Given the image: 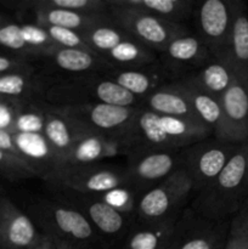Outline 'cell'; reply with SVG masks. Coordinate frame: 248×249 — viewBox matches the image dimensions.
<instances>
[{
  "instance_id": "obj_1",
  "label": "cell",
  "mask_w": 248,
  "mask_h": 249,
  "mask_svg": "<svg viewBox=\"0 0 248 249\" xmlns=\"http://www.w3.org/2000/svg\"><path fill=\"white\" fill-rule=\"evenodd\" d=\"M40 101L56 107L95 102L119 107L141 105V99L100 73L50 75V83L43 90Z\"/></svg>"
},
{
  "instance_id": "obj_2",
  "label": "cell",
  "mask_w": 248,
  "mask_h": 249,
  "mask_svg": "<svg viewBox=\"0 0 248 249\" xmlns=\"http://www.w3.org/2000/svg\"><path fill=\"white\" fill-rule=\"evenodd\" d=\"M246 153L247 142L245 141L220 174L191 197L189 207L192 211L209 220H231L248 198Z\"/></svg>"
},
{
  "instance_id": "obj_3",
  "label": "cell",
  "mask_w": 248,
  "mask_h": 249,
  "mask_svg": "<svg viewBox=\"0 0 248 249\" xmlns=\"http://www.w3.org/2000/svg\"><path fill=\"white\" fill-rule=\"evenodd\" d=\"M134 128L139 140L138 151L152 152H179L214 135L212 129L198 121L162 116L143 108L136 116Z\"/></svg>"
},
{
  "instance_id": "obj_4",
  "label": "cell",
  "mask_w": 248,
  "mask_h": 249,
  "mask_svg": "<svg viewBox=\"0 0 248 249\" xmlns=\"http://www.w3.org/2000/svg\"><path fill=\"white\" fill-rule=\"evenodd\" d=\"M27 214L41 233L83 247L108 248L79 212L55 199L33 202L27 209Z\"/></svg>"
},
{
  "instance_id": "obj_5",
  "label": "cell",
  "mask_w": 248,
  "mask_h": 249,
  "mask_svg": "<svg viewBox=\"0 0 248 249\" xmlns=\"http://www.w3.org/2000/svg\"><path fill=\"white\" fill-rule=\"evenodd\" d=\"M53 199L79 212L95 229L106 247L119 243L135 220L119 213L94 195L83 194L68 187L48 184Z\"/></svg>"
},
{
  "instance_id": "obj_6",
  "label": "cell",
  "mask_w": 248,
  "mask_h": 249,
  "mask_svg": "<svg viewBox=\"0 0 248 249\" xmlns=\"http://www.w3.org/2000/svg\"><path fill=\"white\" fill-rule=\"evenodd\" d=\"M192 192L191 180L179 168L140 197L135 221L152 223L177 219L189 207Z\"/></svg>"
},
{
  "instance_id": "obj_7",
  "label": "cell",
  "mask_w": 248,
  "mask_h": 249,
  "mask_svg": "<svg viewBox=\"0 0 248 249\" xmlns=\"http://www.w3.org/2000/svg\"><path fill=\"white\" fill-rule=\"evenodd\" d=\"M108 7L114 24L157 53H162L177 38L192 34L184 24L173 23L146 12L111 5Z\"/></svg>"
},
{
  "instance_id": "obj_8",
  "label": "cell",
  "mask_w": 248,
  "mask_h": 249,
  "mask_svg": "<svg viewBox=\"0 0 248 249\" xmlns=\"http://www.w3.org/2000/svg\"><path fill=\"white\" fill-rule=\"evenodd\" d=\"M240 145L224 142L211 136L180 151L181 168L192 182V196L220 174Z\"/></svg>"
},
{
  "instance_id": "obj_9",
  "label": "cell",
  "mask_w": 248,
  "mask_h": 249,
  "mask_svg": "<svg viewBox=\"0 0 248 249\" xmlns=\"http://www.w3.org/2000/svg\"><path fill=\"white\" fill-rule=\"evenodd\" d=\"M45 182L94 196L128 186L124 165L102 162L62 167Z\"/></svg>"
},
{
  "instance_id": "obj_10",
  "label": "cell",
  "mask_w": 248,
  "mask_h": 249,
  "mask_svg": "<svg viewBox=\"0 0 248 249\" xmlns=\"http://www.w3.org/2000/svg\"><path fill=\"white\" fill-rule=\"evenodd\" d=\"M139 150V140L136 135L134 122L126 130L121 133H101L92 131L83 139H80L74 146L63 167L67 165H80L100 163L107 158L118 156H130Z\"/></svg>"
},
{
  "instance_id": "obj_11",
  "label": "cell",
  "mask_w": 248,
  "mask_h": 249,
  "mask_svg": "<svg viewBox=\"0 0 248 249\" xmlns=\"http://www.w3.org/2000/svg\"><path fill=\"white\" fill-rule=\"evenodd\" d=\"M195 36L213 53L214 57L223 58L228 49L232 28V0H204L195 2Z\"/></svg>"
},
{
  "instance_id": "obj_12",
  "label": "cell",
  "mask_w": 248,
  "mask_h": 249,
  "mask_svg": "<svg viewBox=\"0 0 248 249\" xmlns=\"http://www.w3.org/2000/svg\"><path fill=\"white\" fill-rule=\"evenodd\" d=\"M230 220L214 221L185 208L173 229L167 249H224Z\"/></svg>"
},
{
  "instance_id": "obj_13",
  "label": "cell",
  "mask_w": 248,
  "mask_h": 249,
  "mask_svg": "<svg viewBox=\"0 0 248 249\" xmlns=\"http://www.w3.org/2000/svg\"><path fill=\"white\" fill-rule=\"evenodd\" d=\"M179 152L136 151L131 153L126 157L124 164L128 186L142 196L172 173L181 168Z\"/></svg>"
},
{
  "instance_id": "obj_14",
  "label": "cell",
  "mask_w": 248,
  "mask_h": 249,
  "mask_svg": "<svg viewBox=\"0 0 248 249\" xmlns=\"http://www.w3.org/2000/svg\"><path fill=\"white\" fill-rule=\"evenodd\" d=\"M44 107L53 113L70 117L101 133H121L135 121L140 107H119L106 104H87L77 106L56 107L43 102Z\"/></svg>"
},
{
  "instance_id": "obj_15",
  "label": "cell",
  "mask_w": 248,
  "mask_h": 249,
  "mask_svg": "<svg viewBox=\"0 0 248 249\" xmlns=\"http://www.w3.org/2000/svg\"><path fill=\"white\" fill-rule=\"evenodd\" d=\"M221 122L214 138L224 142L248 140V79L235 78L221 97Z\"/></svg>"
},
{
  "instance_id": "obj_16",
  "label": "cell",
  "mask_w": 248,
  "mask_h": 249,
  "mask_svg": "<svg viewBox=\"0 0 248 249\" xmlns=\"http://www.w3.org/2000/svg\"><path fill=\"white\" fill-rule=\"evenodd\" d=\"M213 58V53L195 34L177 38L158 53V62L174 80L192 74Z\"/></svg>"
},
{
  "instance_id": "obj_17",
  "label": "cell",
  "mask_w": 248,
  "mask_h": 249,
  "mask_svg": "<svg viewBox=\"0 0 248 249\" xmlns=\"http://www.w3.org/2000/svg\"><path fill=\"white\" fill-rule=\"evenodd\" d=\"M41 232L27 213L6 195L0 194V248L29 249L38 242Z\"/></svg>"
},
{
  "instance_id": "obj_18",
  "label": "cell",
  "mask_w": 248,
  "mask_h": 249,
  "mask_svg": "<svg viewBox=\"0 0 248 249\" xmlns=\"http://www.w3.org/2000/svg\"><path fill=\"white\" fill-rule=\"evenodd\" d=\"M19 160L34 172L36 178L48 181L61 168V162L44 134L12 133Z\"/></svg>"
},
{
  "instance_id": "obj_19",
  "label": "cell",
  "mask_w": 248,
  "mask_h": 249,
  "mask_svg": "<svg viewBox=\"0 0 248 249\" xmlns=\"http://www.w3.org/2000/svg\"><path fill=\"white\" fill-rule=\"evenodd\" d=\"M99 73L141 100L162 85L175 82L158 61L140 70H118L111 67Z\"/></svg>"
},
{
  "instance_id": "obj_20",
  "label": "cell",
  "mask_w": 248,
  "mask_h": 249,
  "mask_svg": "<svg viewBox=\"0 0 248 249\" xmlns=\"http://www.w3.org/2000/svg\"><path fill=\"white\" fill-rule=\"evenodd\" d=\"M44 109H45V123H44L43 134L55 155L60 160L61 168H62L65 160L72 151L73 146L80 139L96 130H92L89 126L70 117L53 113L46 109L45 107Z\"/></svg>"
},
{
  "instance_id": "obj_21",
  "label": "cell",
  "mask_w": 248,
  "mask_h": 249,
  "mask_svg": "<svg viewBox=\"0 0 248 249\" xmlns=\"http://www.w3.org/2000/svg\"><path fill=\"white\" fill-rule=\"evenodd\" d=\"M45 66L41 70L49 75H71L99 73L111 66L95 53L80 49L60 48L43 60Z\"/></svg>"
},
{
  "instance_id": "obj_22",
  "label": "cell",
  "mask_w": 248,
  "mask_h": 249,
  "mask_svg": "<svg viewBox=\"0 0 248 249\" xmlns=\"http://www.w3.org/2000/svg\"><path fill=\"white\" fill-rule=\"evenodd\" d=\"M232 28L226 53L220 60L230 66L236 77L248 79V10L240 0H232Z\"/></svg>"
},
{
  "instance_id": "obj_23",
  "label": "cell",
  "mask_w": 248,
  "mask_h": 249,
  "mask_svg": "<svg viewBox=\"0 0 248 249\" xmlns=\"http://www.w3.org/2000/svg\"><path fill=\"white\" fill-rule=\"evenodd\" d=\"M177 220L134 221L119 242L121 249H167Z\"/></svg>"
},
{
  "instance_id": "obj_24",
  "label": "cell",
  "mask_w": 248,
  "mask_h": 249,
  "mask_svg": "<svg viewBox=\"0 0 248 249\" xmlns=\"http://www.w3.org/2000/svg\"><path fill=\"white\" fill-rule=\"evenodd\" d=\"M140 108L162 116L198 121L186 95L180 90L175 82L162 85L148 94L145 99L141 100Z\"/></svg>"
},
{
  "instance_id": "obj_25",
  "label": "cell",
  "mask_w": 248,
  "mask_h": 249,
  "mask_svg": "<svg viewBox=\"0 0 248 249\" xmlns=\"http://www.w3.org/2000/svg\"><path fill=\"white\" fill-rule=\"evenodd\" d=\"M49 83L50 75L41 71L0 74V97L19 102L36 101Z\"/></svg>"
},
{
  "instance_id": "obj_26",
  "label": "cell",
  "mask_w": 248,
  "mask_h": 249,
  "mask_svg": "<svg viewBox=\"0 0 248 249\" xmlns=\"http://www.w3.org/2000/svg\"><path fill=\"white\" fill-rule=\"evenodd\" d=\"M107 4L138 10L177 24L189 19L195 9L192 0H107Z\"/></svg>"
},
{
  "instance_id": "obj_27",
  "label": "cell",
  "mask_w": 248,
  "mask_h": 249,
  "mask_svg": "<svg viewBox=\"0 0 248 249\" xmlns=\"http://www.w3.org/2000/svg\"><path fill=\"white\" fill-rule=\"evenodd\" d=\"M235 78V73L228 63L214 57L207 65H204L192 74L185 77L184 79L196 85L202 91L221 100Z\"/></svg>"
},
{
  "instance_id": "obj_28",
  "label": "cell",
  "mask_w": 248,
  "mask_h": 249,
  "mask_svg": "<svg viewBox=\"0 0 248 249\" xmlns=\"http://www.w3.org/2000/svg\"><path fill=\"white\" fill-rule=\"evenodd\" d=\"M112 68L140 70L158 61V53L134 38H129L102 56Z\"/></svg>"
},
{
  "instance_id": "obj_29",
  "label": "cell",
  "mask_w": 248,
  "mask_h": 249,
  "mask_svg": "<svg viewBox=\"0 0 248 249\" xmlns=\"http://www.w3.org/2000/svg\"><path fill=\"white\" fill-rule=\"evenodd\" d=\"M177 87L186 95L195 114L201 123L208 126L215 134L221 122V101L190 83L186 79L175 80ZM214 136V135H213Z\"/></svg>"
},
{
  "instance_id": "obj_30",
  "label": "cell",
  "mask_w": 248,
  "mask_h": 249,
  "mask_svg": "<svg viewBox=\"0 0 248 249\" xmlns=\"http://www.w3.org/2000/svg\"><path fill=\"white\" fill-rule=\"evenodd\" d=\"M79 36L85 41L88 48L101 58L105 53L116 48L122 41L133 38L125 31L113 23L109 14L108 17L104 21L92 24L89 28L79 32Z\"/></svg>"
},
{
  "instance_id": "obj_31",
  "label": "cell",
  "mask_w": 248,
  "mask_h": 249,
  "mask_svg": "<svg viewBox=\"0 0 248 249\" xmlns=\"http://www.w3.org/2000/svg\"><path fill=\"white\" fill-rule=\"evenodd\" d=\"M32 11L35 15L36 24H50V26L62 27V28L78 32V33L108 17V14L87 15L80 14V12L68 11V10L40 9V7L33 9Z\"/></svg>"
},
{
  "instance_id": "obj_32",
  "label": "cell",
  "mask_w": 248,
  "mask_h": 249,
  "mask_svg": "<svg viewBox=\"0 0 248 249\" xmlns=\"http://www.w3.org/2000/svg\"><path fill=\"white\" fill-rule=\"evenodd\" d=\"M0 51L2 55L28 62L40 60L38 53L24 41L21 33V23L12 22L11 19L0 28Z\"/></svg>"
},
{
  "instance_id": "obj_33",
  "label": "cell",
  "mask_w": 248,
  "mask_h": 249,
  "mask_svg": "<svg viewBox=\"0 0 248 249\" xmlns=\"http://www.w3.org/2000/svg\"><path fill=\"white\" fill-rule=\"evenodd\" d=\"M58 9L87 15H106L109 7L107 0H29V10Z\"/></svg>"
},
{
  "instance_id": "obj_34",
  "label": "cell",
  "mask_w": 248,
  "mask_h": 249,
  "mask_svg": "<svg viewBox=\"0 0 248 249\" xmlns=\"http://www.w3.org/2000/svg\"><path fill=\"white\" fill-rule=\"evenodd\" d=\"M45 123V109L40 100L23 102L16 114L12 133L43 134Z\"/></svg>"
},
{
  "instance_id": "obj_35",
  "label": "cell",
  "mask_w": 248,
  "mask_h": 249,
  "mask_svg": "<svg viewBox=\"0 0 248 249\" xmlns=\"http://www.w3.org/2000/svg\"><path fill=\"white\" fill-rule=\"evenodd\" d=\"M97 197L119 213L124 214L133 220L136 219V208L141 196L129 186L117 187L111 191L99 195Z\"/></svg>"
},
{
  "instance_id": "obj_36",
  "label": "cell",
  "mask_w": 248,
  "mask_h": 249,
  "mask_svg": "<svg viewBox=\"0 0 248 249\" xmlns=\"http://www.w3.org/2000/svg\"><path fill=\"white\" fill-rule=\"evenodd\" d=\"M21 33L24 41L39 55L40 60H45L53 55L58 48L45 29L36 23H21Z\"/></svg>"
},
{
  "instance_id": "obj_37",
  "label": "cell",
  "mask_w": 248,
  "mask_h": 249,
  "mask_svg": "<svg viewBox=\"0 0 248 249\" xmlns=\"http://www.w3.org/2000/svg\"><path fill=\"white\" fill-rule=\"evenodd\" d=\"M0 177L7 181L17 182L36 178L33 170L18 158L0 150Z\"/></svg>"
},
{
  "instance_id": "obj_38",
  "label": "cell",
  "mask_w": 248,
  "mask_h": 249,
  "mask_svg": "<svg viewBox=\"0 0 248 249\" xmlns=\"http://www.w3.org/2000/svg\"><path fill=\"white\" fill-rule=\"evenodd\" d=\"M45 29L48 36H50L51 40L58 46V48L63 49H80V50L91 51L85 41L83 40L79 33L75 31H71V29L62 28V27L50 26V24H39ZM92 53V51H91Z\"/></svg>"
},
{
  "instance_id": "obj_39",
  "label": "cell",
  "mask_w": 248,
  "mask_h": 249,
  "mask_svg": "<svg viewBox=\"0 0 248 249\" xmlns=\"http://www.w3.org/2000/svg\"><path fill=\"white\" fill-rule=\"evenodd\" d=\"M23 102L0 99V129L12 134L16 114Z\"/></svg>"
},
{
  "instance_id": "obj_40",
  "label": "cell",
  "mask_w": 248,
  "mask_h": 249,
  "mask_svg": "<svg viewBox=\"0 0 248 249\" xmlns=\"http://www.w3.org/2000/svg\"><path fill=\"white\" fill-rule=\"evenodd\" d=\"M35 66L28 61L0 53V74L17 72H35Z\"/></svg>"
},
{
  "instance_id": "obj_41",
  "label": "cell",
  "mask_w": 248,
  "mask_h": 249,
  "mask_svg": "<svg viewBox=\"0 0 248 249\" xmlns=\"http://www.w3.org/2000/svg\"><path fill=\"white\" fill-rule=\"evenodd\" d=\"M29 249H94L90 247H83V246L73 245V243L66 242V241L58 240L53 236L41 233L40 238L35 245L32 246Z\"/></svg>"
},
{
  "instance_id": "obj_42",
  "label": "cell",
  "mask_w": 248,
  "mask_h": 249,
  "mask_svg": "<svg viewBox=\"0 0 248 249\" xmlns=\"http://www.w3.org/2000/svg\"><path fill=\"white\" fill-rule=\"evenodd\" d=\"M229 232L248 236V198L243 202L237 213L231 218Z\"/></svg>"
},
{
  "instance_id": "obj_43",
  "label": "cell",
  "mask_w": 248,
  "mask_h": 249,
  "mask_svg": "<svg viewBox=\"0 0 248 249\" xmlns=\"http://www.w3.org/2000/svg\"><path fill=\"white\" fill-rule=\"evenodd\" d=\"M0 150L5 151L9 155L14 156V157L19 160L18 152H17L16 146H15L14 140H12V134L6 130H1V129H0Z\"/></svg>"
},
{
  "instance_id": "obj_44",
  "label": "cell",
  "mask_w": 248,
  "mask_h": 249,
  "mask_svg": "<svg viewBox=\"0 0 248 249\" xmlns=\"http://www.w3.org/2000/svg\"><path fill=\"white\" fill-rule=\"evenodd\" d=\"M224 249H248V236L229 232Z\"/></svg>"
},
{
  "instance_id": "obj_45",
  "label": "cell",
  "mask_w": 248,
  "mask_h": 249,
  "mask_svg": "<svg viewBox=\"0 0 248 249\" xmlns=\"http://www.w3.org/2000/svg\"><path fill=\"white\" fill-rule=\"evenodd\" d=\"M246 142H247V153H246V185H247L248 190V140Z\"/></svg>"
},
{
  "instance_id": "obj_46",
  "label": "cell",
  "mask_w": 248,
  "mask_h": 249,
  "mask_svg": "<svg viewBox=\"0 0 248 249\" xmlns=\"http://www.w3.org/2000/svg\"><path fill=\"white\" fill-rule=\"evenodd\" d=\"M9 21H10V19L7 18V17L5 16L4 14H1V12H0V28H1V27L4 26L5 23H7Z\"/></svg>"
},
{
  "instance_id": "obj_47",
  "label": "cell",
  "mask_w": 248,
  "mask_h": 249,
  "mask_svg": "<svg viewBox=\"0 0 248 249\" xmlns=\"http://www.w3.org/2000/svg\"><path fill=\"white\" fill-rule=\"evenodd\" d=\"M101 249H113V248H101Z\"/></svg>"
},
{
  "instance_id": "obj_48",
  "label": "cell",
  "mask_w": 248,
  "mask_h": 249,
  "mask_svg": "<svg viewBox=\"0 0 248 249\" xmlns=\"http://www.w3.org/2000/svg\"><path fill=\"white\" fill-rule=\"evenodd\" d=\"M0 191H1V189H0ZM0 194H1V192H0Z\"/></svg>"
},
{
  "instance_id": "obj_49",
  "label": "cell",
  "mask_w": 248,
  "mask_h": 249,
  "mask_svg": "<svg viewBox=\"0 0 248 249\" xmlns=\"http://www.w3.org/2000/svg\"><path fill=\"white\" fill-rule=\"evenodd\" d=\"M0 249H2V248H0Z\"/></svg>"
},
{
  "instance_id": "obj_50",
  "label": "cell",
  "mask_w": 248,
  "mask_h": 249,
  "mask_svg": "<svg viewBox=\"0 0 248 249\" xmlns=\"http://www.w3.org/2000/svg\"><path fill=\"white\" fill-rule=\"evenodd\" d=\"M0 99H1V97H0Z\"/></svg>"
}]
</instances>
